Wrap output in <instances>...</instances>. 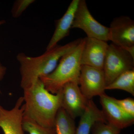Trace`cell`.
I'll return each mask as SVG.
<instances>
[{
    "instance_id": "obj_13",
    "label": "cell",
    "mask_w": 134,
    "mask_h": 134,
    "mask_svg": "<svg viewBox=\"0 0 134 134\" xmlns=\"http://www.w3.org/2000/svg\"><path fill=\"white\" fill-rule=\"evenodd\" d=\"M80 117L76 134H90L92 127L96 122L107 123L102 110L98 108L92 99L89 100L84 112Z\"/></svg>"
},
{
    "instance_id": "obj_2",
    "label": "cell",
    "mask_w": 134,
    "mask_h": 134,
    "mask_svg": "<svg viewBox=\"0 0 134 134\" xmlns=\"http://www.w3.org/2000/svg\"><path fill=\"white\" fill-rule=\"evenodd\" d=\"M24 117L43 127H54L58 110L61 108V93L54 94L45 88L40 79L23 90Z\"/></svg>"
},
{
    "instance_id": "obj_6",
    "label": "cell",
    "mask_w": 134,
    "mask_h": 134,
    "mask_svg": "<svg viewBox=\"0 0 134 134\" xmlns=\"http://www.w3.org/2000/svg\"><path fill=\"white\" fill-rule=\"evenodd\" d=\"M79 85L83 95L89 100L104 94L106 83L103 70L82 65Z\"/></svg>"
},
{
    "instance_id": "obj_12",
    "label": "cell",
    "mask_w": 134,
    "mask_h": 134,
    "mask_svg": "<svg viewBox=\"0 0 134 134\" xmlns=\"http://www.w3.org/2000/svg\"><path fill=\"white\" fill-rule=\"evenodd\" d=\"M79 0H73L62 17L55 21V28L46 50L52 49L63 39L69 35Z\"/></svg>"
},
{
    "instance_id": "obj_14",
    "label": "cell",
    "mask_w": 134,
    "mask_h": 134,
    "mask_svg": "<svg viewBox=\"0 0 134 134\" xmlns=\"http://www.w3.org/2000/svg\"><path fill=\"white\" fill-rule=\"evenodd\" d=\"M54 127L56 134H76V128L74 120L62 108L58 110Z\"/></svg>"
},
{
    "instance_id": "obj_7",
    "label": "cell",
    "mask_w": 134,
    "mask_h": 134,
    "mask_svg": "<svg viewBox=\"0 0 134 134\" xmlns=\"http://www.w3.org/2000/svg\"><path fill=\"white\" fill-rule=\"evenodd\" d=\"M60 91L61 108L73 119L81 117L84 112L89 100L83 95L79 84L74 82L68 83Z\"/></svg>"
},
{
    "instance_id": "obj_15",
    "label": "cell",
    "mask_w": 134,
    "mask_h": 134,
    "mask_svg": "<svg viewBox=\"0 0 134 134\" xmlns=\"http://www.w3.org/2000/svg\"><path fill=\"white\" fill-rule=\"evenodd\" d=\"M106 90H122L134 96V69L128 70L117 77Z\"/></svg>"
},
{
    "instance_id": "obj_18",
    "label": "cell",
    "mask_w": 134,
    "mask_h": 134,
    "mask_svg": "<svg viewBox=\"0 0 134 134\" xmlns=\"http://www.w3.org/2000/svg\"><path fill=\"white\" fill-rule=\"evenodd\" d=\"M34 0H16L15 1L11 9V14L14 18H18L31 4Z\"/></svg>"
},
{
    "instance_id": "obj_3",
    "label": "cell",
    "mask_w": 134,
    "mask_h": 134,
    "mask_svg": "<svg viewBox=\"0 0 134 134\" xmlns=\"http://www.w3.org/2000/svg\"><path fill=\"white\" fill-rule=\"evenodd\" d=\"M83 44V38H82L75 48L63 56L52 73L40 78L45 88L50 93L57 94L68 83L74 82L79 84Z\"/></svg>"
},
{
    "instance_id": "obj_21",
    "label": "cell",
    "mask_w": 134,
    "mask_h": 134,
    "mask_svg": "<svg viewBox=\"0 0 134 134\" xmlns=\"http://www.w3.org/2000/svg\"><path fill=\"white\" fill-rule=\"evenodd\" d=\"M6 23V22L4 20H0V26Z\"/></svg>"
},
{
    "instance_id": "obj_9",
    "label": "cell",
    "mask_w": 134,
    "mask_h": 134,
    "mask_svg": "<svg viewBox=\"0 0 134 134\" xmlns=\"http://www.w3.org/2000/svg\"><path fill=\"white\" fill-rule=\"evenodd\" d=\"M83 40L81 64L103 70L109 44L107 41L88 37Z\"/></svg>"
},
{
    "instance_id": "obj_8",
    "label": "cell",
    "mask_w": 134,
    "mask_h": 134,
    "mask_svg": "<svg viewBox=\"0 0 134 134\" xmlns=\"http://www.w3.org/2000/svg\"><path fill=\"white\" fill-rule=\"evenodd\" d=\"M109 29V41L127 50L134 47V22L129 16L114 18Z\"/></svg>"
},
{
    "instance_id": "obj_20",
    "label": "cell",
    "mask_w": 134,
    "mask_h": 134,
    "mask_svg": "<svg viewBox=\"0 0 134 134\" xmlns=\"http://www.w3.org/2000/svg\"><path fill=\"white\" fill-rule=\"evenodd\" d=\"M7 70V68L3 66L0 61V81H1L5 76ZM0 92H1V90H0Z\"/></svg>"
},
{
    "instance_id": "obj_4",
    "label": "cell",
    "mask_w": 134,
    "mask_h": 134,
    "mask_svg": "<svg viewBox=\"0 0 134 134\" xmlns=\"http://www.w3.org/2000/svg\"><path fill=\"white\" fill-rule=\"evenodd\" d=\"M133 69L134 58L124 48L109 45L103 69L106 86L122 73Z\"/></svg>"
},
{
    "instance_id": "obj_16",
    "label": "cell",
    "mask_w": 134,
    "mask_h": 134,
    "mask_svg": "<svg viewBox=\"0 0 134 134\" xmlns=\"http://www.w3.org/2000/svg\"><path fill=\"white\" fill-rule=\"evenodd\" d=\"M23 125L24 132L29 134H56L54 127H43L27 117H24Z\"/></svg>"
},
{
    "instance_id": "obj_19",
    "label": "cell",
    "mask_w": 134,
    "mask_h": 134,
    "mask_svg": "<svg viewBox=\"0 0 134 134\" xmlns=\"http://www.w3.org/2000/svg\"><path fill=\"white\" fill-rule=\"evenodd\" d=\"M115 101L126 114L134 118V99L127 98L122 99H117Z\"/></svg>"
},
{
    "instance_id": "obj_1",
    "label": "cell",
    "mask_w": 134,
    "mask_h": 134,
    "mask_svg": "<svg viewBox=\"0 0 134 134\" xmlns=\"http://www.w3.org/2000/svg\"><path fill=\"white\" fill-rule=\"evenodd\" d=\"M82 39H77L65 45L58 44L37 57L19 53L16 59L20 64V86L23 90L31 87L41 77L52 73L63 56L75 48Z\"/></svg>"
},
{
    "instance_id": "obj_10",
    "label": "cell",
    "mask_w": 134,
    "mask_h": 134,
    "mask_svg": "<svg viewBox=\"0 0 134 134\" xmlns=\"http://www.w3.org/2000/svg\"><path fill=\"white\" fill-rule=\"evenodd\" d=\"M24 103L23 97H21L11 110L5 109L0 105V127L4 134H24L23 125Z\"/></svg>"
},
{
    "instance_id": "obj_5",
    "label": "cell",
    "mask_w": 134,
    "mask_h": 134,
    "mask_svg": "<svg viewBox=\"0 0 134 134\" xmlns=\"http://www.w3.org/2000/svg\"><path fill=\"white\" fill-rule=\"evenodd\" d=\"M82 30L87 37L107 41H109V29L101 24L92 16L86 1L79 0L75 13L72 29Z\"/></svg>"
},
{
    "instance_id": "obj_17",
    "label": "cell",
    "mask_w": 134,
    "mask_h": 134,
    "mask_svg": "<svg viewBox=\"0 0 134 134\" xmlns=\"http://www.w3.org/2000/svg\"><path fill=\"white\" fill-rule=\"evenodd\" d=\"M92 134H120L121 130L106 122H96L92 127Z\"/></svg>"
},
{
    "instance_id": "obj_11",
    "label": "cell",
    "mask_w": 134,
    "mask_h": 134,
    "mask_svg": "<svg viewBox=\"0 0 134 134\" xmlns=\"http://www.w3.org/2000/svg\"><path fill=\"white\" fill-rule=\"evenodd\" d=\"M99 97L101 110L108 123L121 130L134 124V118L122 110L115 101V98L105 93Z\"/></svg>"
}]
</instances>
